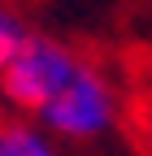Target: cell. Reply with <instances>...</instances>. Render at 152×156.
Here are the masks:
<instances>
[{
    "label": "cell",
    "mask_w": 152,
    "mask_h": 156,
    "mask_svg": "<svg viewBox=\"0 0 152 156\" xmlns=\"http://www.w3.org/2000/svg\"><path fill=\"white\" fill-rule=\"evenodd\" d=\"M31 35L35 30H31V22H26L22 13H17L13 5H0V69L17 56V48H22Z\"/></svg>",
    "instance_id": "obj_3"
},
{
    "label": "cell",
    "mask_w": 152,
    "mask_h": 156,
    "mask_svg": "<svg viewBox=\"0 0 152 156\" xmlns=\"http://www.w3.org/2000/svg\"><path fill=\"white\" fill-rule=\"evenodd\" d=\"M0 91L26 122L65 143L104 139L122 113L113 78L52 35H31L17 48V56L0 69Z\"/></svg>",
    "instance_id": "obj_1"
},
{
    "label": "cell",
    "mask_w": 152,
    "mask_h": 156,
    "mask_svg": "<svg viewBox=\"0 0 152 156\" xmlns=\"http://www.w3.org/2000/svg\"><path fill=\"white\" fill-rule=\"evenodd\" d=\"M0 156H65L52 134L26 117H0Z\"/></svg>",
    "instance_id": "obj_2"
}]
</instances>
